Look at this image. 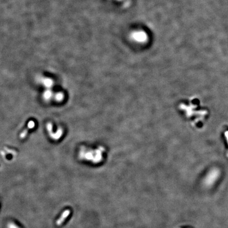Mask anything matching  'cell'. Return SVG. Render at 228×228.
I'll return each instance as SVG.
<instances>
[{"label": "cell", "mask_w": 228, "mask_h": 228, "mask_svg": "<svg viewBox=\"0 0 228 228\" xmlns=\"http://www.w3.org/2000/svg\"><path fill=\"white\" fill-rule=\"evenodd\" d=\"M70 210H66L64 212H62L60 217L58 219V220L56 222L57 225L58 226L61 225L62 224V223L66 220V219L69 216V215H70Z\"/></svg>", "instance_id": "obj_1"}, {"label": "cell", "mask_w": 228, "mask_h": 228, "mask_svg": "<svg viewBox=\"0 0 228 228\" xmlns=\"http://www.w3.org/2000/svg\"><path fill=\"white\" fill-rule=\"evenodd\" d=\"M7 228H20L17 225L13 222H9L7 225Z\"/></svg>", "instance_id": "obj_2"}, {"label": "cell", "mask_w": 228, "mask_h": 228, "mask_svg": "<svg viewBox=\"0 0 228 228\" xmlns=\"http://www.w3.org/2000/svg\"><path fill=\"white\" fill-rule=\"evenodd\" d=\"M225 137H226L227 140V141H228V132H225Z\"/></svg>", "instance_id": "obj_3"}]
</instances>
